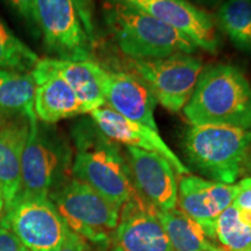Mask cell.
<instances>
[{
  "mask_svg": "<svg viewBox=\"0 0 251 251\" xmlns=\"http://www.w3.org/2000/svg\"><path fill=\"white\" fill-rule=\"evenodd\" d=\"M215 236L224 251H251V214L229 206L219 216Z\"/></svg>",
  "mask_w": 251,
  "mask_h": 251,
  "instance_id": "obj_22",
  "label": "cell"
},
{
  "mask_svg": "<svg viewBox=\"0 0 251 251\" xmlns=\"http://www.w3.org/2000/svg\"><path fill=\"white\" fill-rule=\"evenodd\" d=\"M0 251H29L7 227L0 224Z\"/></svg>",
  "mask_w": 251,
  "mask_h": 251,
  "instance_id": "obj_27",
  "label": "cell"
},
{
  "mask_svg": "<svg viewBox=\"0 0 251 251\" xmlns=\"http://www.w3.org/2000/svg\"><path fill=\"white\" fill-rule=\"evenodd\" d=\"M128 64L151 90L157 102L168 111L184 109L203 70L201 59L193 54H175L155 59H129Z\"/></svg>",
  "mask_w": 251,
  "mask_h": 251,
  "instance_id": "obj_7",
  "label": "cell"
},
{
  "mask_svg": "<svg viewBox=\"0 0 251 251\" xmlns=\"http://www.w3.org/2000/svg\"><path fill=\"white\" fill-rule=\"evenodd\" d=\"M175 251H224L215 238L179 208L158 211Z\"/></svg>",
  "mask_w": 251,
  "mask_h": 251,
  "instance_id": "obj_20",
  "label": "cell"
},
{
  "mask_svg": "<svg viewBox=\"0 0 251 251\" xmlns=\"http://www.w3.org/2000/svg\"><path fill=\"white\" fill-rule=\"evenodd\" d=\"M251 129L228 125H191L181 148L188 163L211 180L234 184L244 172Z\"/></svg>",
  "mask_w": 251,
  "mask_h": 251,
  "instance_id": "obj_4",
  "label": "cell"
},
{
  "mask_svg": "<svg viewBox=\"0 0 251 251\" xmlns=\"http://www.w3.org/2000/svg\"><path fill=\"white\" fill-rule=\"evenodd\" d=\"M102 14L115 46L129 59L163 58L175 54H194L198 50L180 31L140 9L103 0Z\"/></svg>",
  "mask_w": 251,
  "mask_h": 251,
  "instance_id": "obj_3",
  "label": "cell"
},
{
  "mask_svg": "<svg viewBox=\"0 0 251 251\" xmlns=\"http://www.w3.org/2000/svg\"><path fill=\"white\" fill-rule=\"evenodd\" d=\"M49 199L71 231L100 250L111 248L121 207L72 176L50 193Z\"/></svg>",
  "mask_w": 251,
  "mask_h": 251,
  "instance_id": "obj_6",
  "label": "cell"
},
{
  "mask_svg": "<svg viewBox=\"0 0 251 251\" xmlns=\"http://www.w3.org/2000/svg\"><path fill=\"white\" fill-rule=\"evenodd\" d=\"M236 196L233 205L251 214V176H247L236 184Z\"/></svg>",
  "mask_w": 251,
  "mask_h": 251,
  "instance_id": "obj_25",
  "label": "cell"
},
{
  "mask_svg": "<svg viewBox=\"0 0 251 251\" xmlns=\"http://www.w3.org/2000/svg\"><path fill=\"white\" fill-rule=\"evenodd\" d=\"M215 20L238 49L251 50V0H226Z\"/></svg>",
  "mask_w": 251,
  "mask_h": 251,
  "instance_id": "obj_21",
  "label": "cell"
},
{
  "mask_svg": "<svg viewBox=\"0 0 251 251\" xmlns=\"http://www.w3.org/2000/svg\"><path fill=\"white\" fill-rule=\"evenodd\" d=\"M40 57L0 20V69L30 74Z\"/></svg>",
  "mask_w": 251,
  "mask_h": 251,
  "instance_id": "obj_23",
  "label": "cell"
},
{
  "mask_svg": "<svg viewBox=\"0 0 251 251\" xmlns=\"http://www.w3.org/2000/svg\"><path fill=\"white\" fill-rule=\"evenodd\" d=\"M90 115L100 131L115 143L158 153L168 159L176 174L190 175V169L164 142L158 130L122 117L106 105L94 109Z\"/></svg>",
  "mask_w": 251,
  "mask_h": 251,
  "instance_id": "obj_14",
  "label": "cell"
},
{
  "mask_svg": "<svg viewBox=\"0 0 251 251\" xmlns=\"http://www.w3.org/2000/svg\"><path fill=\"white\" fill-rule=\"evenodd\" d=\"M151 15L180 31L198 47L215 54L221 39L215 18L191 0H111Z\"/></svg>",
  "mask_w": 251,
  "mask_h": 251,
  "instance_id": "obj_10",
  "label": "cell"
},
{
  "mask_svg": "<svg viewBox=\"0 0 251 251\" xmlns=\"http://www.w3.org/2000/svg\"><path fill=\"white\" fill-rule=\"evenodd\" d=\"M183 111L191 125H228L251 129L250 81L231 64L203 69Z\"/></svg>",
  "mask_w": 251,
  "mask_h": 251,
  "instance_id": "obj_2",
  "label": "cell"
},
{
  "mask_svg": "<svg viewBox=\"0 0 251 251\" xmlns=\"http://www.w3.org/2000/svg\"><path fill=\"white\" fill-rule=\"evenodd\" d=\"M75 152L71 175L119 207L136 192L120 144L103 135L92 119L72 128Z\"/></svg>",
  "mask_w": 251,
  "mask_h": 251,
  "instance_id": "obj_1",
  "label": "cell"
},
{
  "mask_svg": "<svg viewBox=\"0 0 251 251\" xmlns=\"http://www.w3.org/2000/svg\"><path fill=\"white\" fill-rule=\"evenodd\" d=\"M191 1L197 6H199V7L205 9L215 7V6H218L220 2H221V0H191Z\"/></svg>",
  "mask_w": 251,
  "mask_h": 251,
  "instance_id": "obj_29",
  "label": "cell"
},
{
  "mask_svg": "<svg viewBox=\"0 0 251 251\" xmlns=\"http://www.w3.org/2000/svg\"><path fill=\"white\" fill-rule=\"evenodd\" d=\"M57 251H105L100 250L98 248L92 246L90 242H87L85 238H83L79 235H77L74 231L69 230L68 236L65 238L64 243L59 248Z\"/></svg>",
  "mask_w": 251,
  "mask_h": 251,
  "instance_id": "obj_26",
  "label": "cell"
},
{
  "mask_svg": "<svg viewBox=\"0 0 251 251\" xmlns=\"http://www.w3.org/2000/svg\"><path fill=\"white\" fill-rule=\"evenodd\" d=\"M243 174L251 176V147H250L249 152H248L247 161H246V165H244V172H243Z\"/></svg>",
  "mask_w": 251,
  "mask_h": 251,
  "instance_id": "obj_30",
  "label": "cell"
},
{
  "mask_svg": "<svg viewBox=\"0 0 251 251\" xmlns=\"http://www.w3.org/2000/svg\"><path fill=\"white\" fill-rule=\"evenodd\" d=\"M5 208V202H4V197H2L1 192H0V216H1V213L4 212Z\"/></svg>",
  "mask_w": 251,
  "mask_h": 251,
  "instance_id": "obj_31",
  "label": "cell"
},
{
  "mask_svg": "<svg viewBox=\"0 0 251 251\" xmlns=\"http://www.w3.org/2000/svg\"><path fill=\"white\" fill-rule=\"evenodd\" d=\"M35 24L59 59H90L91 42L71 0H34Z\"/></svg>",
  "mask_w": 251,
  "mask_h": 251,
  "instance_id": "obj_9",
  "label": "cell"
},
{
  "mask_svg": "<svg viewBox=\"0 0 251 251\" xmlns=\"http://www.w3.org/2000/svg\"><path fill=\"white\" fill-rule=\"evenodd\" d=\"M30 124L27 118H13L0 126V192L4 197V211L20 191L21 157Z\"/></svg>",
  "mask_w": 251,
  "mask_h": 251,
  "instance_id": "obj_18",
  "label": "cell"
},
{
  "mask_svg": "<svg viewBox=\"0 0 251 251\" xmlns=\"http://www.w3.org/2000/svg\"><path fill=\"white\" fill-rule=\"evenodd\" d=\"M126 159L135 190L158 211L177 207L178 183L168 159L156 152L126 147Z\"/></svg>",
  "mask_w": 251,
  "mask_h": 251,
  "instance_id": "obj_12",
  "label": "cell"
},
{
  "mask_svg": "<svg viewBox=\"0 0 251 251\" xmlns=\"http://www.w3.org/2000/svg\"><path fill=\"white\" fill-rule=\"evenodd\" d=\"M111 251H175L158 209L135 192L121 207Z\"/></svg>",
  "mask_w": 251,
  "mask_h": 251,
  "instance_id": "obj_11",
  "label": "cell"
},
{
  "mask_svg": "<svg viewBox=\"0 0 251 251\" xmlns=\"http://www.w3.org/2000/svg\"><path fill=\"white\" fill-rule=\"evenodd\" d=\"M91 42H94V0H71Z\"/></svg>",
  "mask_w": 251,
  "mask_h": 251,
  "instance_id": "obj_24",
  "label": "cell"
},
{
  "mask_svg": "<svg viewBox=\"0 0 251 251\" xmlns=\"http://www.w3.org/2000/svg\"><path fill=\"white\" fill-rule=\"evenodd\" d=\"M9 120V119H7V118H6L5 117V115L4 114H2V113L1 112H0V126H2V125H4L5 124V122L6 121H8Z\"/></svg>",
  "mask_w": 251,
  "mask_h": 251,
  "instance_id": "obj_32",
  "label": "cell"
},
{
  "mask_svg": "<svg viewBox=\"0 0 251 251\" xmlns=\"http://www.w3.org/2000/svg\"><path fill=\"white\" fill-rule=\"evenodd\" d=\"M35 80L31 74L0 69V112L7 119L39 121L34 112Z\"/></svg>",
  "mask_w": 251,
  "mask_h": 251,
  "instance_id": "obj_19",
  "label": "cell"
},
{
  "mask_svg": "<svg viewBox=\"0 0 251 251\" xmlns=\"http://www.w3.org/2000/svg\"><path fill=\"white\" fill-rule=\"evenodd\" d=\"M0 224L29 251H57L70 229L49 198L18 194Z\"/></svg>",
  "mask_w": 251,
  "mask_h": 251,
  "instance_id": "obj_8",
  "label": "cell"
},
{
  "mask_svg": "<svg viewBox=\"0 0 251 251\" xmlns=\"http://www.w3.org/2000/svg\"><path fill=\"white\" fill-rule=\"evenodd\" d=\"M35 80L34 112L42 124L54 125L64 119L85 114L77 94L57 74L47 67L40 58L30 72Z\"/></svg>",
  "mask_w": 251,
  "mask_h": 251,
  "instance_id": "obj_16",
  "label": "cell"
},
{
  "mask_svg": "<svg viewBox=\"0 0 251 251\" xmlns=\"http://www.w3.org/2000/svg\"><path fill=\"white\" fill-rule=\"evenodd\" d=\"M74 150L69 140L51 125L36 121L21 157V180L18 194L49 198L50 193L71 177Z\"/></svg>",
  "mask_w": 251,
  "mask_h": 251,
  "instance_id": "obj_5",
  "label": "cell"
},
{
  "mask_svg": "<svg viewBox=\"0 0 251 251\" xmlns=\"http://www.w3.org/2000/svg\"><path fill=\"white\" fill-rule=\"evenodd\" d=\"M50 70L63 78L77 94L85 113L105 106L107 71L91 59L43 58Z\"/></svg>",
  "mask_w": 251,
  "mask_h": 251,
  "instance_id": "obj_17",
  "label": "cell"
},
{
  "mask_svg": "<svg viewBox=\"0 0 251 251\" xmlns=\"http://www.w3.org/2000/svg\"><path fill=\"white\" fill-rule=\"evenodd\" d=\"M105 101L122 117L158 130L155 120L157 100L146 81L133 72L107 71Z\"/></svg>",
  "mask_w": 251,
  "mask_h": 251,
  "instance_id": "obj_15",
  "label": "cell"
},
{
  "mask_svg": "<svg viewBox=\"0 0 251 251\" xmlns=\"http://www.w3.org/2000/svg\"><path fill=\"white\" fill-rule=\"evenodd\" d=\"M4 1L28 24H35L34 0H4Z\"/></svg>",
  "mask_w": 251,
  "mask_h": 251,
  "instance_id": "obj_28",
  "label": "cell"
},
{
  "mask_svg": "<svg viewBox=\"0 0 251 251\" xmlns=\"http://www.w3.org/2000/svg\"><path fill=\"white\" fill-rule=\"evenodd\" d=\"M236 190V184H224L186 175L180 178L178 184L177 203L181 212L216 240V222L221 213L233 205Z\"/></svg>",
  "mask_w": 251,
  "mask_h": 251,
  "instance_id": "obj_13",
  "label": "cell"
}]
</instances>
